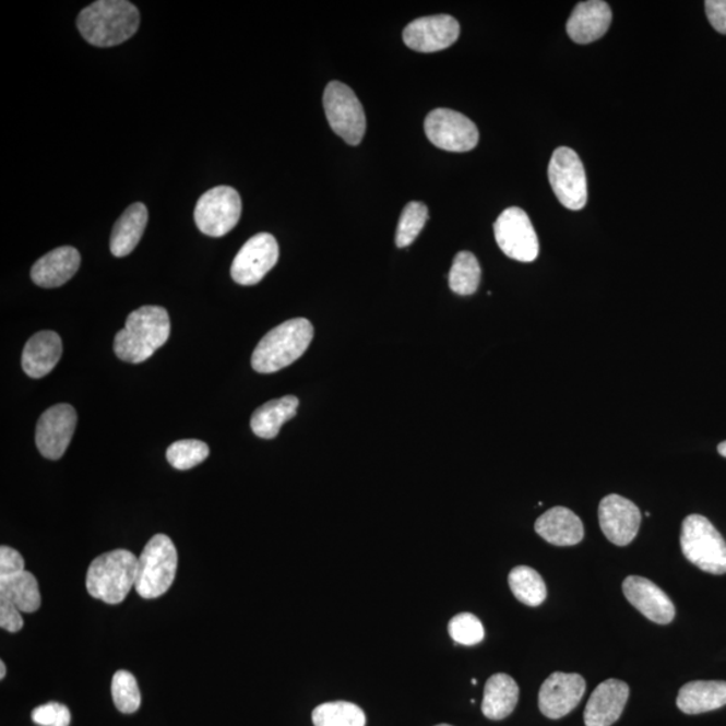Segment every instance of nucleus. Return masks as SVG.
<instances>
[{"instance_id": "f257e3e1", "label": "nucleus", "mask_w": 726, "mask_h": 726, "mask_svg": "<svg viewBox=\"0 0 726 726\" xmlns=\"http://www.w3.org/2000/svg\"><path fill=\"white\" fill-rule=\"evenodd\" d=\"M170 330L164 307L143 306L128 316L126 328L116 334L115 354L124 362H145L166 344Z\"/></svg>"}, {"instance_id": "f03ea898", "label": "nucleus", "mask_w": 726, "mask_h": 726, "mask_svg": "<svg viewBox=\"0 0 726 726\" xmlns=\"http://www.w3.org/2000/svg\"><path fill=\"white\" fill-rule=\"evenodd\" d=\"M141 25L136 5L127 0H98L81 11L78 27L86 43L110 48L135 36Z\"/></svg>"}, {"instance_id": "7ed1b4c3", "label": "nucleus", "mask_w": 726, "mask_h": 726, "mask_svg": "<svg viewBox=\"0 0 726 726\" xmlns=\"http://www.w3.org/2000/svg\"><path fill=\"white\" fill-rule=\"evenodd\" d=\"M313 338L311 322L305 318L290 319L272 329L252 354V368L261 374L276 373L304 356Z\"/></svg>"}, {"instance_id": "20e7f679", "label": "nucleus", "mask_w": 726, "mask_h": 726, "mask_svg": "<svg viewBox=\"0 0 726 726\" xmlns=\"http://www.w3.org/2000/svg\"><path fill=\"white\" fill-rule=\"evenodd\" d=\"M138 559L130 550L108 551L93 560L86 573V590L107 604H120L136 584Z\"/></svg>"}, {"instance_id": "39448f33", "label": "nucleus", "mask_w": 726, "mask_h": 726, "mask_svg": "<svg viewBox=\"0 0 726 726\" xmlns=\"http://www.w3.org/2000/svg\"><path fill=\"white\" fill-rule=\"evenodd\" d=\"M178 569V551L170 537L156 534L138 557L135 590L143 599H156L171 588Z\"/></svg>"}, {"instance_id": "423d86ee", "label": "nucleus", "mask_w": 726, "mask_h": 726, "mask_svg": "<svg viewBox=\"0 0 726 726\" xmlns=\"http://www.w3.org/2000/svg\"><path fill=\"white\" fill-rule=\"evenodd\" d=\"M682 554L701 571L726 573V543L722 534L704 515L685 519L681 533Z\"/></svg>"}, {"instance_id": "0eeeda50", "label": "nucleus", "mask_w": 726, "mask_h": 726, "mask_svg": "<svg viewBox=\"0 0 726 726\" xmlns=\"http://www.w3.org/2000/svg\"><path fill=\"white\" fill-rule=\"evenodd\" d=\"M324 112L330 127L347 144L358 145L366 132V116L356 93L340 81H331L324 90Z\"/></svg>"}, {"instance_id": "6e6552de", "label": "nucleus", "mask_w": 726, "mask_h": 726, "mask_svg": "<svg viewBox=\"0 0 726 726\" xmlns=\"http://www.w3.org/2000/svg\"><path fill=\"white\" fill-rule=\"evenodd\" d=\"M241 197L230 186H217L206 191L197 202L194 219L203 235L223 237L240 221Z\"/></svg>"}, {"instance_id": "1a4fd4ad", "label": "nucleus", "mask_w": 726, "mask_h": 726, "mask_svg": "<svg viewBox=\"0 0 726 726\" xmlns=\"http://www.w3.org/2000/svg\"><path fill=\"white\" fill-rule=\"evenodd\" d=\"M549 182L569 211H581L588 201V183L580 156L572 148H557L549 164Z\"/></svg>"}, {"instance_id": "9d476101", "label": "nucleus", "mask_w": 726, "mask_h": 726, "mask_svg": "<svg viewBox=\"0 0 726 726\" xmlns=\"http://www.w3.org/2000/svg\"><path fill=\"white\" fill-rule=\"evenodd\" d=\"M493 234L498 247L508 258L521 263H532L538 258V237L531 218L522 209H507L493 224Z\"/></svg>"}, {"instance_id": "9b49d317", "label": "nucleus", "mask_w": 726, "mask_h": 726, "mask_svg": "<svg viewBox=\"0 0 726 726\" xmlns=\"http://www.w3.org/2000/svg\"><path fill=\"white\" fill-rule=\"evenodd\" d=\"M426 133L436 147L450 153H467L479 142L478 128L456 110L438 108L427 116Z\"/></svg>"}, {"instance_id": "f8f14e48", "label": "nucleus", "mask_w": 726, "mask_h": 726, "mask_svg": "<svg viewBox=\"0 0 726 726\" xmlns=\"http://www.w3.org/2000/svg\"><path fill=\"white\" fill-rule=\"evenodd\" d=\"M278 260V243L270 234H259L243 243L231 264V277L240 286H255Z\"/></svg>"}, {"instance_id": "ddd939ff", "label": "nucleus", "mask_w": 726, "mask_h": 726, "mask_svg": "<svg viewBox=\"0 0 726 726\" xmlns=\"http://www.w3.org/2000/svg\"><path fill=\"white\" fill-rule=\"evenodd\" d=\"M78 414L72 405L57 404L39 417L36 444L40 455L50 461L61 459L71 444Z\"/></svg>"}, {"instance_id": "4468645a", "label": "nucleus", "mask_w": 726, "mask_h": 726, "mask_svg": "<svg viewBox=\"0 0 726 726\" xmlns=\"http://www.w3.org/2000/svg\"><path fill=\"white\" fill-rule=\"evenodd\" d=\"M461 34L459 22L451 15L422 16L403 33L404 43L409 49L420 53H433L454 45Z\"/></svg>"}, {"instance_id": "2eb2a0df", "label": "nucleus", "mask_w": 726, "mask_h": 726, "mask_svg": "<svg viewBox=\"0 0 726 726\" xmlns=\"http://www.w3.org/2000/svg\"><path fill=\"white\" fill-rule=\"evenodd\" d=\"M585 689V679L580 674L554 673L539 690V711L550 719L566 717L580 704Z\"/></svg>"}, {"instance_id": "dca6fc26", "label": "nucleus", "mask_w": 726, "mask_h": 726, "mask_svg": "<svg viewBox=\"0 0 726 726\" xmlns=\"http://www.w3.org/2000/svg\"><path fill=\"white\" fill-rule=\"evenodd\" d=\"M600 527L615 545L627 546L634 541L641 527L642 513L634 502L611 493L603 499L599 507Z\"/></svg>"}, {"instance_id": "f3484780", "label": "nucleus", "mask_w": 726, "mask_h": 726, "mask_svg": "<svg viewBox=\"0 0 726 726\" xmlns=\"http://www.w3.org/2000/svg\"><path fill=\"white\" fill-rule=\"evenodd\" d=\"M623 594L639 612L656 624H669L676 618V607L670 597L648 579L627 578Z\"/></svg>"}, {"instance_id": "a211bd4d", "label": "nucleus", "mask_w": 726, "mask_h": 726, "mask_svg": "<svg viewBox=\"0 0 726 726\" xmlns=\"http://www.w3.org/2000/svg\"><path fill=\"white\" fill-rule=\"evenodd\" d=\"M629 695V685L619 679H607L600 683L585 706V726H611L617 723L624 711Z\"/></svg>"}, {"instance_id": "6ab92c4d", "label": "nucleus", "mask_w": 726, "mask_h": 726, "mask_svg": "<svg viewBox=\"0 0 726 726\" xmlns=\"http://www.w3.org/2000/svg\"><path fill=\"white\" fill-rule=\"evenodd\" d=\"M612 22V11L607 2L588 0L574 8L567 23L568 36L576 44L595 43L608 32Z\"/></svg>"}, {"instance_id": "aec40b11", "label": "nucleus", "mask_w": 726, "mask_h": 726, "mask_svg": "<svg viewBox=\"0 0 726 726\" xmlns=\"http://www.w3.org/2000/svg\"><path fill=\"white\" fill-rule=\"evenodd\" d=\"M81 255L73 247H61L46 253L32 269V278L43 288H57L71 281L78 273Z\"/></svg>"}, {"instance_id": "412c9836", "label": "nucleus", "mask_w": 726, "mask_h": 726, "mask_svg": "<svg viewBox=\"0 0 726 726\" xmlns=\"http://www.w3.org/2000/svg\"><path fill=\"white\" fill-rule=\"evenodd\" d=\"M62 356V341L55 331H40L27 341L22 353V368L32 379L51 373Z\"/></svg>"}, {"instance_id": "4be33fe9", "label": "nucleus", "mask_w": 726, "mask_h": 726, "mask_svg": "<svg viewBox=\"0 0 726 726\" xmlns=\"http://www.w3.org/2000/svg\"><path fill=\"white\" fill-rule=\"evenodd\" d=\"M534 528L546 543L556 546L578 545L584 538L583 522L572 510L561 507L546 511Z\"/></svg>"}, {"instance_id": "5701e85b", "label": "nucleus", "mask_w": 726, "mask_h": 726, "mask_svg": "<svg viewBox=\"0 0 726 726\" xmlns=\"http://www.w3.org/2000/svg\"><path fill=\"white\" fill-rule=\"evenodd\" d=\"M147 221L148 211L142 202L127 207L114 226L112 236H110V252L116 258H126L132 253L142 240Z\"/></svg>"}, {"instance_id": "b1692460", "label": "nucleus", "mask_w": 726, "mask_h": 726, "mask_svg": "<svg viewBox=\"0 0 726 726\" xmlns=\"http://www.w3.org/2000/svg\"><path fill=\"white\" fill-rule=\"evenodd\" d=\"M726 705L725 681H693L683 685L677 706L685 714H701Z\"/></svg>"}, {"instance_id": "393cba45", "label": "nucleus", "mask_w": 726, "mask_h": 726, "mask_svg": "<svg viewBox=\"0 0 726 726\" xmlns=\"http://www.w3.org/2000/svg\"><path fill=\"white\" fill-rule=\"evenodd\" d=\"M520 688L508 674H493L486 682L481 712L490 719H503L519 704Z\"/></svg>"}, {"instance_id": "a878e982", "label": "nucleus", "mask_w": 726, "mask_h": 726, "mask_svg": "<svg viewBox=\"0 0 726 726\" xmlns=\"http://www.w3.org/2000/svg\"><path fill=\"white\" fill-rule=\"evenodd\" d=\"M299 400L295 396H286L272 400L254 410L251 418V428L255 436L261 439H275L284 422L296 416Z\"/></svg>"}, {"instance_id": "bb28decb", "label": "nucleus", "mask_w": 726, "mask_h": 726, "mask_svg": "<svg viewBox=\"0 0 726 726\" xmlns=\"http://www.w3.org/2000/svg\"><path fill=\"white\" fill-rule=\"evenodd\" d=\"M0 600L13 604L21 612L38 611L40 594L37 579L27 571L14 576L0 578Z\"/></svg>"}, {"instance_id": "cd10ccee", "label": "nucleus", "mask_w": 726, "mask_h": 726, "mask_svg": "<svg viewBox=\"0 0 726 726\" xmlns=\"http://www.w3.org/2000/svg\"><path fill=\"white\" fill-rule=\"evenodd\" d=\"M509 585L513 595L528 607H538L548 596L545 581L536 569L515 567L509 574Z\"/></svg>"}, {"instance_id": "c85d7f7f", "label": "nucleus", "mask_w": 726, "mask_h": 726, "mask_svg": "<svg viewBox=\"0 0 726 726\" xmlns=\"http://www.w3.org/2000/svg\"><path fill=\"white\" fill-rule=\"evenodd\" d=\"M312 723L316 726H365L366 717L358 705L336 701L313 709Z\"/></svg>"}, {"instance_id": "c756f323", "label": "nucleus", "mask_w": 726, "mask_h": 726, "mask_svg": "<svg viewBox=\"0 0 726 726\" xmlns=\"http://www.w3.org/2000/svg\"><path fill=\"white\" fill-rule=\"evenodd\" d=\"M480 277L478 259L472 252H459L450 271L451 289L457 295H473L479 287Z\"/></svg>"}, {"instance_id": "7c9ffc66", "label": "nucleus", "mask_w": 726, "mask_h": 726, "mask_svg": "<svg viewBox=\"0 0 726 726\" xmlns=\"http://www.w3.org/2000/svg\"><path fill=\"white\" fill-rule=\"evenodd\" d=\"M209 454H211V449L206 443L188 439L176 441L168 447L166 457L174 468L186 472V469L194 468L205 462Z\"/></svg>"}, {"instance_id": "2f4dec72", "label": "nucleus", "mask_w": 726, "mask_h": 726, "mask_svg": "<svg viewBox=\"0 0 726 726\" xmlns=\"http://www.w3.org/2000/svg\"><path fill=\"white\" fill-rule=\"evenodd\" d=\"M428 221V207L422 202H409L404 207L397 226L396 243L398 248L409 247L421 234Z\"/></svg>"}, {"instance_id": "473e14b6", "label": "nucleus", "mask_w": 726, "mask_h": 726, "mask_svg": "<svg viewBox=\"0 0 726 726\" xmlns=\"http://www.w3.org/2000/svg\"><path fill=\"white\" fill-rule=\"evenodd\" d=\"M112 699L121 713H135L142 704L136 678L130 671L119 670L112 678Z\"/></svg>"}, {"instance_id": "72a5a7b5", "label": "nucleus", "mask_w": 726, "mask_h": 726, "mask_svg": "<svg viewBox=\"0 0 726 726\" xmlns=\"http://www.w3.org/2000/svg\"><path fill=\"white\" fill-rule=\"evenodd\" d=\"M449 632L457 644L463 646H475L485 639V629L481 621L473 614L463 612L452 618Z\"/></svg>"}, {"instance_id": "f704fd0d", "label": "nucleus", "mask_w": 726, "mask_h": 726, "mask_svg": "<svg viewBox=\"0 0 726 726\" xmlns=\"http://www.w3.org/2000/svg\"><path fill=\"white\" fill-rule=\"evenodd\" d=\"M33 722L40 726H69L71 725V711L58 702L40 705L32 713Z\"/></svg>"}, {"instance_id": "c9c22d12", "label": "nucleus", "mask_w": 726, "mask_h": 726, "mask_svg": "<svg viewBox=\"0 0 726 726\" xmlns=\"http://www.w3.org/2000/svg\"><path fill=\"white\" fill-rule=\"evenodd\" d=\"M23 571H26L25 560L20 551L10 546H2L0 548V578L14 576Z\"/></svg>"}, {"instance_id": "e433bc0d", "label": "nucleus", "mask_w": 726, "mask_h": 726, "mask_svg": "<svg viewBox=\"0 0 726 726\" xmlns=\"http://www.w3.org/2000/svg\"><path fill=\"white\" fill-rule=\"evenodd\" d=\"M0 627L9 632H19L23 627L20 609L5 600H0Z\"/></svg>"}, {"instance_id": "4c0bfd02", "label": "nucleus", "mask_w": 726, "mask_h": 726, "mask_svg": "<svg viewBox=\"0 0 726 726\" xmlns=\"http://www.w3.org/2000/svg\"><path fill=\"white\" fill-rule=\"evenodd\" d=\"M705 11L714 31L726 34V0H707Z\"/></svg>"}, {"instance_id": "58836bf2", "label": "nucleus", "mask_w": 726, "mask_h": 726, "mask_svg": "<svg viewBox=\"0 0 726 726\" xmlns=\"http://www.w3.org/2000/svg\"><path fill=\"white\" fill-rule=\"evenodd\" d=\"M718 454L726 457V441L718 445Z\"/></svg>"}, {"instance_id": "ea45409f", "label": "nucleus", "mask_w": 726, "mask_h": 726, "mask_svg": "<svg viewBox=\"0 0 726 726\" xmlns=\"http://www.w3.org/2000/svg\"><path fill=\"white\" fill-rule=\"evenodd\" d=\"M5 665L4 662H0V679H3L5 677Z\"/></svg>"}, {"instance_id": "a19ab883", "label": "nucleus", "mask_w": 726, "mask_h": 726, "mask_svg": "<svg viewBox=\"0 0 726 726\" xmlns=\"http://www.w3.org/2000/svg\"><path fill=\"white\" fill-rule=\"evenodd\" d=\"M436 726H452V725H449V724H440V725H436Z\"/></svg>"}]
</instances>
